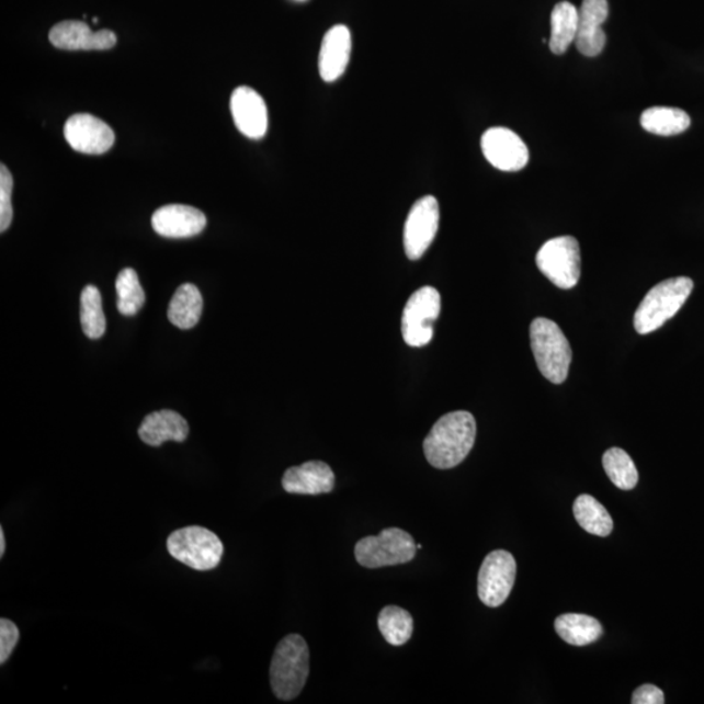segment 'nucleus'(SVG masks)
Here are the masks:
<instances>
[{"label": "nucleus", "mask_w": 704, "mask_h": 704, "mask_svg": "<svg viewBox=\"0 0 704 704\" xmlns=\"http://www.w3.org/2000/svg\"><path fill=\"white\" fill-rule=\"evenodd\" d=\"M475 439L476 422L472 413L448 412L438 420L424 440L427 461L440 469L458 466L472 452Z\"/></svg>", "instance_id": "nucleus-1"}, {"label": "nucleus", "mask_w": 704, "mask_h": 704, "mask_svg": "<svg viewBox=\"0 0 704 704\" xmlns=\"http://www.w3.org/2000/svg\"><path fill=\"white\" fill-rule=\"evenodd\" d=\"M309 675V648L299 634H289L277 647L271 665V685L281 701H293L305 689Z\"/></svg>", "instance_id": "nucleus-2"}, {"label": "nucleus", "mask_w": 704, "mask_h": 704, "mask_svg": "<svg viewBox=\"0 0 704 704\" xmlns=\"http://www.w3.org/2000/svg\"><path fill=\"white\" fill-rule=\"evenodd\" d=\"M694 283L688 277L669 279L652 287L634 315L639 334H650L678 315L692 294Z\"/></svg>", "instance_id": "nucleus-3"}, {"label": "nucleus", "mask_w": 704, "mask_h": 704, "mask_svg": "<svg viewBox=\"0 0 704 704\" xmlns=\"http://www.w3.org/2000/svg\"><path fill=\"white\" fill-rule=\"evenodd\" d=\"M531 349L537 368L554 384H563L569 375L572 352L568 338L555 321L537 317L530 327Z\"/></svg>", "instance_id": "nucleus-4"}, {"label": "nucleus", "mask_w": 704, "mask_h": 704, "mask_svg": "<svg viewBox=\"0 0 704 704\" xmlns=\"http://www.w3.org/2000/svg\"><path fill=\"white\" fill-rule=\"evenodd\" d=\"M168 549L175 560L198 571L217 568L225 550L216 534L200 526L174 531L169 536Z\"/></svg>", "instance_id": "nucleus-5"}, {"label": "nucleus", "mask_w": 704, "mask_h": 704, "mask_svg": "<svg viewBox=\"0 0 704 704\" xmlns=\"http://www.w3.org/2000/svg\"><path fill=\"white\" fill-rule=\"evenodd\" d=\"M417 544L406 531L391 527L377 536L363 537L355 545L356 561L364 568L377 569L385 566L407 564L417 556Z\"/></svg>", "instance_id": "nucleus-6"}, {"label": "nucleus", "mask_w": 704, "mask_h": 704, "mask_svg": "<svg viewBox=\"0 0 704 704\" xmlns=\"http://www.w3.org/2000/svg\"><path fill=\"white\" fill-rule=\"evenodd\" d=\"M536 265L555 286L569 289L581 277V250L576 238L558 237L545 243L536 254Z\"/></svg>", "instance_id": "nucleus-7"}, {"label": "nucleus", "mask_w": 704, "mask_h": 704, "mask_svg": "<svg viewBox=\"0 0 704 704\" xmlns=\"http://www.w3.org/2000/svg\"><path fill=\"white\" fill-rule=\"evenodd\" d=\"M441 313L436 288L425 286L410 296L402 315L404 340L411 348H423L433 338V323Z\"/></svg>", "instance_id": "nucleus-8"}, {"label": "nucleus", "mask_w": 704, "mask_h": 704, "mask_svg": "<svg viewBox=\"0 0 704 704\" xmlns=\"http://www.w3.org/2000/svg\"><path fill=\"white\" fill-rule=\"evenodd\" d=\"M516 563L507 550H493L481 564L478 577V593L482 604L500 606L513 590Z\"/></svg>", "instance_id": "nucleus-9"}, {"label": "nucleus", "mask_w": 704, "mask_h": 704, "mask_svg": "<svg viewBox=\"0 0 704 704\" xmlns=\"http://www.w3.org/2000/svg\"><path fill=\"white\" fill-rule=\"evenodd\" d=\"M440 224V206L436 197L424 196L411 206L404 230L407 258L419 260L436 238Z\"/></svg>", "instance_id": "nucleus-10"}, {"label": "nucleus", "mask_w": 704, "mask_h": 704, "mask_svg": "<svg viewBox=\"0 0 704 704\" xmlns=\"http://www.w3.org/2000/svg\"><path fill=\"white\" fill-rule=\"evenodd\" d=\"M486 160L497 170L520 171L529 163V148L520 136L506 127H493L481 136Z\"/></svg>", "instance_id": "nucleus-11"}, {"label": "nucleus", "mask_w": 704, "mask_h": 704, "mask_svg": "<svg viewBox=\"0 0 704 704\" xmlns=\"http://www.w3.org/2000/svg\"><path fill=\"white\" fill-rule=\"evenodd\" d=\"M65 137L79 154L99 156L113 148L114 130L91 114H76L66 122Z\"/></svg>", "instance_id": "nucleus-12"}, {"label": "nucleus", "mask_w": 704, "mask_h": 704, "mask_svg": "<svg viewBox=\"0 0 704 704\" xmlns=\"http://www.w3.org/2000/svg\"><path fill=\"white\" fill-rule=\"evenodd\" d=\"M235 126L248 139L260 140L268 133L269 116L264 99L250 87H239L231 94Z\"/></svg>", "instance_id": "nucleus-13"}, {"label": "nucleus", "mask_w": 704, "mask_h": 704, "mask_svg": "<svg viewBox=\"0 0 704 704\" xmlns=\"http://www.w3.org/2000/svg\"><path fill=\"white\" fill-rule=\"evenodd\" d=\"M48 38L55 47L68 52L110 50L116 44L114 32L107 30L93 32L82 22H64L54 25Z\"/></svg>", "instance_id": "nucleus-14"}, {"label": "nucleus", "mask_w": 704, "mask_h": 704, "mask_svg": "<svg viewBox=\"0 0 704 704\" xmlns=\"http://www.w3.org/2000/svg\"><path fill=\"white\" fill-rule=\"evenodd\" d=\"M151 226L164 238H192L205 229L206 217L202 211L193 206L170 204L155 212Z\"/></svg>", "instance_id": "nucleus-15"}, {"label": "nucleus", "mask_w": 704, "mask_h": 704, "mask_svg": "<svg viewBox=\"0 0 704 704\" xmlns=\"http://www.w3.org/2000/svg\"><path fill=\"white\" fill-rule=\"evenodd\" d=\"M579 11L576 38L578 52L584 57H598L604 50L606 37L602 25L609 19L610 7L606 0H583Z\"/></svg>", "instance_id": "nucleus-16"}, {"label": "nucleus", "mask_w": 704, "mask_h": 704, "mask_svg": "<svg viewBox=\"0 0 704 704\" xmlns=\"http://www.w3.org/2000/svg\"><path fill=\"white\" fill-rule=\"evenodd\" d=\"M336 476L326 462L309 461L300 466L289 467L282 478V487L287 493L321 495L333 491Z\"/></svg>", "instance_id": "nucleus-17"}, {"label": "nucleus", "mask_w": 704, "mask_h": 704, "mask_svg": "<svg viewBox=\"0 0 704 704\" xmlns=\"http://www.w3.org/2000/svg\"><path fill=\"white\" fill-rule=\"evenodd\" d=\"M352 50L351 32L347 25H334L323 36L319 54V72L326 82H334L347 72Z\"/></svg>", "instance_id": "nucleus-18"}, {"label": "nucleus", "mask_w": 704, "mask_h": 704, "mask_svg": "<svg viewBox=\"0 0 704 704\" xmlns=\"http://www.w3.org/2000/svg\"><path fill=\"white\" fill-rule=\"evenodd\" d=\"M190 425L181 413L161 410L145 417L139 428V436L145 444L161 446L166 441L183 443L189 438Z\"/></svg>", "instance_id": "nucleus-19"}, {"label": "nucleus", "mask_w": 704, "mask_h": 704, "mask_svg": "<svg viewBox=\"0 0 704 704\" xmlns=\"http://www.w3.org/2000/svg\"><path fill=\"white\" fill-rule=\"evenodd\" d=\"M203 307L204 300L200 289L192 283H184L172 296L168 310L169 320L179 329H192L197 326Z\"/></svg>", "instance_id": "nucleus-20"}, {"label": "nucleus", "mask_w": 704, "mask_h": 704, "mask_svg": "<svg viewBox=\"0 0 704 704\" xmlns=\"http://www.w3.org/2000/svg\"><path fill=\"white\" fill-rule=\"evenodd\" d=\"M555 629L561 639L571 646H587L603 635V626L587 614L566 613L555 621Z\"/></svg>", "instance_id": "nucleus-21"}, {"label": "nucleus", "mask_w": 704, "mask_h": 704, "mask_svg": "<svg viewBox=\"0 0 704 704\" xmlns=\"http://www.w3.org/2000/svg\"><path fill=\"white\" fill-rule=\"evenodd\" d=\"M579 24V11L569 2L555 5L550 13V52L561 55L576 43Z\"/></svg>", "instance_id": "nucleus-22"}, {"label": "nucleus", "mask_w": 704, "mask_h": 704, "mask_svg": "<svg viewBox=\"0 0 704 704\" xmlns=\"http://www.w3.org/2000/svg\"><path fill=\"white\" fill-rule=\"evenodd\" d=\"M692 121L681 109L657 106L645 110L640 115V126L647 133L658 136H675L690 127Z\"/></svg>", "instance_id": "nucleus-23"}, {"label": "nucleus", "mask_w": 704, "mask_h": 704, "mask_svg": "<svg viewBox=\"0 0 704 704\" xmlns=\"http://www.w3.org/2000/svg\"><path fill=\"white\" fill-rule=\"evenodd\" d=\"M576 520L587 533L597 536H609L613 530V520L606 509L590 495L579 496L572 507Z\"/></svg>", "instance_id": "nucleus-24"}, {"label": "nucleus", "mask_w": 704, "mask_h": 704, "mask_svg": "<svg viewBox=\"0 0 704 704\" xmlns=\"http://www.w3.org/2000/svg\"><path fill=\"white\" fill-rule=\"evenodd\" d=\"M378 629L391 646H404L412 637L413 620L400 606L388 605L378 614Z\"/></svg>", "instance_id": "nucleus-25"}, {"label": "nucleus", "mask_w": 704, "mask_h": 704, "mask_svg": "<svg viewBox=\"0 0 704 704\" xmlns=\"http://www.w3.org/2000/svg\"><path fill=\"white\" fill-rule=\"evenodd\" d=\"M82 331L91 340H99L106 330V317L102 309L100 289L89 285L82 289L80 300Z\"/></svg>", "instance_id": "nucleus-26"}, {"label": "nucleus", "mask_w": 704, "mask_h": 704, "mask_svg": "<svg viewBox=\"0 0 704 704\" xmlns=\"http://www.w3.org/2000/svg\"><path fill=\"white\" fill-rule=\"evenodd\" d=\"M603 467L613 485L623 491H632L638 485V469L631 455L623 448L612 447L606 451L603 455Z\"/></svg>", "instance_id": "nucleus-27"}, {"label": "nucleus", "mask_w": 704, "mask_h": 704, "mask_svg": "<svg viewBox=\"0 0 704 704\" xmlns=\"http://www.w3.org/2000/svg\"><path fill=\"white\" fill-rule=\"evenodd\" d=\"M117 310L124 316H135L144 307L145 293L139 275L134 269L127 268L117 275L116 283Z\"/></svg>", "instance_id": "nucleus-28"}, {"label": "nucleus", "mask_w": 704, "mask_h": 704, "mask_svg": "<svg viewBox=\"0 0 704 704\" xmlns=\"http://www.w3.org/2000/svg\"><path fill=\"white\" fill-rule=\"evenodd\" d=\"M13 178L4 164L0 166V231L9 230L13 218Z\"/></svg>", "instance_id": "nucleus-29"}, {"label": "nucleus", "mask_w": 704, "mask_h": 704, "mask_svg": "<svg viewBox=\"0 0 704 704\" xmlns=\"http://www.w3.org/2000/svg\"><path fill=\"white\" fill-rule=\"evenodd\" d=\"M20 632L11 620H0V665L10 659L11 654L19 644Z\"/></svg>", "instance_id": "nucleus-30"}, {"label": "nucleus", "mask_w": 704, "mask_h": 704, "mask_svg": "<svg viewBox=\"0 0 704 704\" xmlns=\"http://www.w3.org/2000/svg\"><path fill=\"white\" fill-rule=\"evenodd\" d=\"M665 702V693L659 688L650 685V683L639 686L632 696L633 704H662Z\"/></svg>", "instance_id": "nucleus-31"}, {"label": "nucleus", "mask_w": 704, "mask_h": 704, "mask_svg": "<svg viewBox=\"0 0 704 704\" xmlns=\"http://www.w3.org/2000/svg\"><path fill=\"white\" fill-rule=\"evenodd\" d=\"M5 554V537L4 530L0 527V557H3Z\"/></svg>", "instance_id": "nucleus-32"}]
</instances>
